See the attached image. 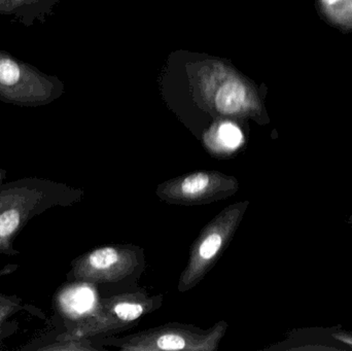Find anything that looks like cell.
Segmentation results:
<instances>
[{
  "instance_id": "6da1fadb",
  "label": "cell",
  "mask_w": 352,
  "mask_h": 351,
  "mask_svg": "<svg viewBox=\"0 0 352 351\" xmlns=\"http://www.w3.org/2000/svg\"><path fill=\"white\" fill-rule=\"evenodd\" d=\"M80 191L39 177L0 183V255L16 256V237L35 216L80 199Z\"/></svg>"
},
{
  "instance_id": "7a4b0ae2",
  "label": "cell",
  "mask_w": 352,
  "mask_h": 351,
  "mask_svg": "<svg viewBox=\"0 0 352 351\" xmlns=\"http://www.w3.org/2000/svg\"><path fill=\"white\" fill-rule=\"evenodd\" d=\"M221 321L208 330L173 323L144 330L125 337H107L104 346L122 351H215L228 330Z\"/></svg>"
},
{
  "instance_id": "3957f363",
  "label": "cell",
  "mask_w": 352,
  "mask_h": 351,
  "mask_svg": "<svg viewBox=\"0 0 352 351\" xmlns=\"http://www.w3.org/2000/svg\"><path fill=\"white\" fill-rule=\"evenodd\" d=\"M248 205V201L232 204L204 227L192 243L188 265L178 282V292H188L204 280L233 239Z\"/></svg>"
},
{
  "instance_id": "277c9868",
  "label": "cell",
  "mask_w": 352,
  "mask_h": 351,
  "mask_svg": "<svg viewBox=\"0 0 352 351\" xmlns=\"http://www.w3.org/2000/svg\"><path fill=\"white\" fill-rule=\"evenodd\" d=\"M63 82L35 66L0 49V102L41 107L57 100Z\"/></svg>"
},
{
  "instance_id": "5b68a950",
  "label": "cell",
  "mask_w": 352,
  "mask_h": 351,
  "mask_svg": "<svg viewBox=\"0 0 352 351\" xmlns=\"http://www.w3.org/2000/svg\"><path fill=\"white\" fill-rule=\"evenodd\" d=\"M162 304V297L148 296L144 291L102 299L93 313L59 340L89 337L130 329L142 317Z\"/></svg>"
},
{
  "instance_id": "8992f818",
  "label": "cell",
  "mask_w": 352,
  "mask_h": 351,
  "mask_svg": "<svg viewBox=\"0 0 352 351\" xmlns=\"http://www.w3.org/2000/svg\"><path fill=\"white\" fill-rule=\"evenodd\" d=\"M239 190L237 179L217 170L196 171L164 181L156 194L176 205H203L228 199Z\"/></svg>"
},
{
  "instance_id": "52a82bcc",
  "label": "cell",
  "mask_w": 352,
  "mask_h": 351,
  "mask_svg": "<svg viewBox=\"0 0 352 351\" xmlns=\"http://www.w3.org/2000/svg\"><path fill=\"white\" fill-rule=\"evenodd\" d=\"M140 265L135 249L127 247H103L89 251L72 262L69 276L86 284L118 282L131 275Z\"/></svg>"
},
{
  "instance_id": "ba28073f",
  "label": "cell",
  "mask_w": 352,
  "mask_h": 351,
  "mask_svg": "<svg viewBox=\"0 0 352 351\" xmlns=\"http://www.w3.org/2000/svg\"><path fill=\"white\" fill-rule=\"evenodd\" d=\"M59 0H0V16L30 27L45 22Z\"/></svg>"
},
{
  "instance_id": "9c48e42d",
  "label": "cell",
  "mask_w": 352,
  "mask_h": 351,
  "mask_svg": "<svg viewBox=\"0 0 352 351\" xmlns=\"http://www.w3.org/2000/svg\"><path fill=\"white\" fill-rule=\"evenodd\" d=\"M316 8L331 26L352 32V0H316Z\"/></svg>"
},
{
  "instance_id": "30bf717a",
  "label": "cell",
  "mask_w": 352,
  "mask_h": 351,
  "mask_svg": "<svg viewBox=\"0 0 352 351\" xmlns=\"http://www.w3.org/2000/svg\"><path fill=\"white\" fill-rule=\"evenodd\" d=\"M245 101V89L239 82H227L223 84L215 98V105L219 113L234 115L241 111Z\"/></svg>"
},
{
  "instance_id": "8fae6325",
  "label": "cell",
  "mask_w": 352,
  "mask_h": 351,
  "mask_svg": "<svg viewBox=\"0 0 352 351\" xmlns=\"http://www.w3.org/2000/svg\"><path fill=\"white\" fill-rule=\"evenodd\" d=\"M219 139L221 140L223 146L233 150L237 148L242 141V133L239 128L231 123H225L219 126L217 130Z\"/></svg>"
},
{
  "instance_id": "7c38bea8",
  "label": "cell",
  "mask_w": 352,
  "mask_h": 351,
  "mask_svg": "<svg viewBox=\"0 0 352 351\" xmlns=\"http://www.w3.org/2000/svg\"><path fill=\"white\" fill-rule=\"evenodd\" d=\"M88 339L60 340L57 343L41 348V350L67 351V350H95Z\"/></svg>"
},
{
  "instance_id": "4fadbf2b",
  "label": "cell",
  "mask_w": 352,
  "mask_h": 351,
  "mask_svg": "<svg viewBox=\"0 0 352 351\" xmlns=\"http://www.w3.org/2000/svg\"><path fill=\"white\" fill-rule=\"evenodd\" d=\"M21 301L16 296L0 295V326L20 309Z\"/></svg>"
},
{
  "instance_id": "5bb4252c",
  "label": "cell",
  "mask_w": 352,
  "mask_h": 351,
  "mask_svg": "<svg viewBox=\"0 0 352 351\" xmlns=\"http://www.w3.org/2000/svg\"><path fill=\"white\" fill-rule=\"evenodd\" d=\"M4 177H6V171L3 169H0V183L3 181Z\"/></svg>"
}]
</instances>
